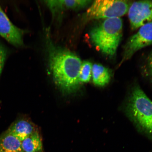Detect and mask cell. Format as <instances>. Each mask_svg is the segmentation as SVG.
<instances>
[{
  "label": "cell",
  "instance_id": "cell-14",
  "mask_svg": "<svg viewBox=\"0 0 152 152\" xmlns=\"http://www.w3.org/2000/svg\"><path fill=\"white\" fill-rule=\"evenodd\" d=\"M7 55L6 50L3 45L0 44V76L4 65Z\"/></svg>",
  "mask_w": 152,
  "mask_h": 152
},
{
  "label": "cell",
  "instance_id": "cell-11",
  "mask_svg": "<svg viewBox=\"0 0 152 152\" xmlns=\"http://www.w3.org/2000/svg\"><path fill=\"white\" fill-rule=\"evenodd\" d=\"M92 75L93 82L98 86H104L107 85L111 77L110 70L99 64H94L92 65Z\"/></svg>",
  "mask_w": 152,
  "mask_h": 152
},
{
  "label": "cell",
  "instance_id": "cell-3",
  "mask_svg": "<svg viewBox=\"0 0 152 152\" xmlns=\"http://www.w3.org/2000/svg\"><path fill=\"white\" fill-rule=\"evenodd\" d=\"M127 110L137 125L152 138V101L139 87L133 89Z\"/></svg>",
  "mask_w": 152,
  "mask_h": 152
},
{
  "label": "cell",
  "instance_id": "cell-2",
  "mask_svg": "<svg viewBox=\"0 0 152 152\" xmlns=\"http://www.w3.org/2000/svg\"><path fill=\"white\" fill-rule=\"evenodd\" d=\"M123 27L122 20L120 18L105 19L91 30V41L102 54L113 58L122 37Z\"/></svg>",
  "mask_w": 152,
  "mask_h": 152
},
{
  "label": "cell",
  "instance_id": "cell-6",
  "mask_svg": "<svg viewBox=\"0 0 152 152\" xmlns=\"http://www.w3.org/2000/svg\"><path fill=\"white\" fill-rule=\"evenodd\" d=\"M128 17L131 28L137 29L152 21V1L134 2L129 9Z\"/></svg>",
  "mask_w": 152,
  "mask_h": 152
},
{
  "label": "cell",
  "instance_id": "cell-8",
  "mask_svg": "<svg viewBox=\"0 0 152 152\" xmlns=\"http://www.w3.org/2000/svg\"><path fill=\"white\" fill-rule=\"evenodd\" d=\"M53 15L66 10H77L83 8L92 1L87 0H51L45 1Z\"/></svg>",
  "mask_w": 152,
  "mask_h": 152
},
{
  "label": "cell",
  "instance_id": "cell-9",
  "mask_svg": "<svg viewBox=\"0 0 152 152\" xmlns=\"http://www.w3.org/2000/svg\"><path fill=\"white\" fill-rule=\"evenodd\" d=\"M7 131L21 142L37 131L31 122L23 119L12 124Z\"/></svg>",
  "mask_w": 152,
  "mask_h": 152
},
{
  "label": "cell",
  "instance_id": "cell-7",
  "mask_svg": "<svg viewBox=\"0 0 152 152\" xmlns=\"http://www.w3.org/2000/svg\"><path fill=\"white\" fill-rule=\"evenodd\" d=\"M23 32L10 21L0 4V36L11 44L20 46L23 45Z\"/></svg>",
  "mask_w": 152,
  "mask_h": 152
},
{
  "label": "cell",
  "instance_id": "cell-16",
  "mask_svg": "<svg viewBox=\"0 0 152 152\" xmlns=\"http://www.w3.org/2000/svg\"></svg>",
  "mask_w": 152,
  "mask_h": 152
},
{
  "label": "cell",
  "instance_id": "cell-12",
  "mask_svg": "<svg viewBox=\"0 0 152 152\" xmlns=\"http://www.w3.org/2000/svg\"><path fill=\"white\" fill-rule=\"evenodd\" d=\"M22 148L24 152H39L42 150V142L37 131L22 141Z\"/></svg>",
  "mask_w": 152,
  "mask_h": 152
},
{
  "label": "cell",
  "instance_id": "cell-10",
  "mask_svg": "<svg viewBox=\"0 0 152 152\" xmlns=\"http://www.w3.org/2000/svg\"><path fill=\"white\" fill-rule=\"evenodd\" d=\"M22 142L7 130L0 137V152H23Z\"/></svg>",
  "mask_w": 152,
  "mask_h": 152
},
{
  "label": "cell",
  "instance_id": "cell-5",
  "mask_svg": "<svg viewBox=\"0 0 152 152\" xmlns=\"http://www.w3.org/2000/svg\"><path fill=\"white\" fill-rule=\"evenodd\" d=\"M152 45V21L140 28L138 31L131 37L124 48L121 64L132 58L139 50Z\"/></svg>",
  "mask_w": 152,
  "mask_h": 152
},
{
  "label": "cell",
  "instance_id": "cell-13",
  "mask_svg": "<svg viewBox=\"0 0 152 152\" xmlns=\"http://www.w3.org/2000/svg\"><path fill=\"white\" fill-rule=\"evenodd\" d=\"M92 64L90 62L82 63L79 75V83H87L90 81L92 77Z\"/></svg>",
  "mask_w": 152,
  "mask_h": 152
},
{
  "label": "cell",
  "instance_id": "cell-1",
  "mask_svg": "<svg viewBox=\"0 0 152 152\" xmlns=\"http://www.w3.org/2000/svg\"><path fill=\"white\" fill-rule=\"evenodd\" d=\"M49 65L55 83L62 90L71 92L79 84V75L82 63L73 53L54 46L47 41Z\"/></svg>",
  "mask_w": 152,
  "mask_h": 152
},
{
  "label": "cell",
  "instance_id": "cell-4",
  "mask_svg": "<svg viewBox=\"0 0 152 152\" xmlns=\"http://www.w3.org/2000/svg\"><path fill=\"white\" fill-rule=\"evenodd\" d=\"M130 3L119 0H97L94 1L86 12L89 20L119 18L128 12Z\"/></svg>",
  "mask_w": 152,
  "mask_h": 152
},
{
  "label": "cell",
  "instance_id": "cell-15",
  "mask_svg": "<svg viewBox=\"0 0 152 152\" xmlns=\"http://www.w3.org/2000/svg\"><path fill=\"white\" fill-rule=\"evenodd\" d=\"M147 67L149 75L152 79V52L148 57L147 61Z\"/></svg>",
  "mask_w": 152,
  "mask_h": 152
}]
</instances>
